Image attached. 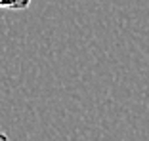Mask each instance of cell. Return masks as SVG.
Masks as SVG:
<instances>
[{"label":"cell","instance_id":"obj_1","mask_svg":"<svg viewBox=\"0 0 149 141\" xmlns=\"http://www.w3.org/2000/svg\"><path fill=\"white\" fill-rule=\"evenodd\" d=\"M31 0H0L2 10H27Z\"/></svg>","mask_w":149,"mask_h":141}]
</instances>
